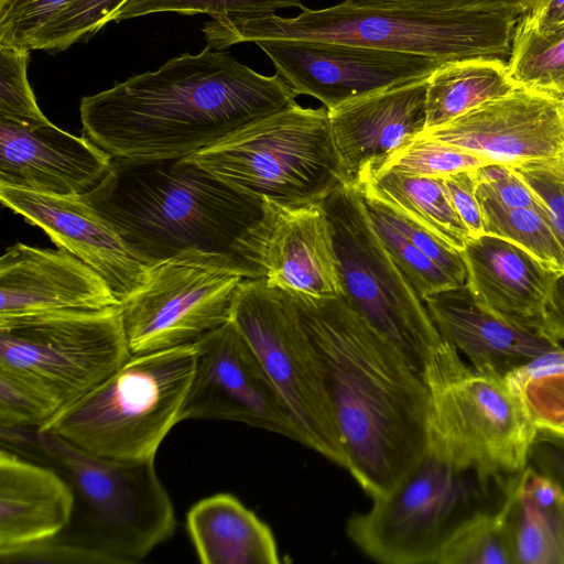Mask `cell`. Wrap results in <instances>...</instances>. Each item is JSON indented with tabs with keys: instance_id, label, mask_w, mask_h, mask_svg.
<instances>
[{
	"instance_id": "1",
	"label": "cell",
	"mask_w": 564,
	"mask_h": 564,
	"mask_svg": "<svg viewBox=\"0 0 564 564\" xmlns=\"http://www.w3.org/2000/svg\"><path fill=\"white\" fill-rule=\"evenodd\" d=\"M297 95L208 45L133 75L79 104L84 135L112 159H183L280 111Z\"/></svg>"
},
{
	"instance_id": "2",
	"label": "cell",
	"mask_w": 564,
	"mask_h": 564,
	"mask_svg": "<svg viewBox=\"0 0 564 564\" xmlns=\"http://www.w3.org/2000/svg\"><path fill=\"white\" fill-rule=\"evenodd\" d=\"M292 297L323 364L345 468L384 497L427 448L424 377L341 296Z\"/></svg>"
},
{
	"instance_id": "3",
	"label": "cell",
	"mask_w": 564,
	"mask_h": 564,
	"mask_svg": "<svg viewBox=\"0 0 564 564\" xmlns=\"http://www.w3.org/2000/svg\"><path fill=\"white\" fill-rule=\"evenodd\" d=\"M1 447L47 465L69 484L75 507L57 536L1 558L9 563L129 564L143 560L176 527L172 501L154 460L118 464L33 427L0 426Z\"/></svg>"
},
{
	"instance_id": "4",
	"label": "cell",
	"mask_w": 564,
	"mask_h": 564,
	"mask_svg": "<svg viewBox=\"0 0 564 564\" xmlns=\"http://www.w3.org/2000/svg\"><path fill=\"white\" fill-rule=\"evenodd\" d=\"M82 196L147 265L194 249L229 257L248 279L240 248L262 215V200L187 158L113 159L102 181Z\"/></svg>"
},
{
	"instance_id": "5",
	"label": "cell",
	"mask_w": 564,
	"mask_h": 564,
	"mask_svg": "<svg viewBox=\"0 0 564 564\" xmlns=\"http://www.w3.org/2000/svg\"><path fill=\"white\" fill-rule=\"evenodd\" d=\"M519 19L502 12L344 0L324 9L305 7L293 18L272 13L212 19L203 33L207 45L217 51L260 40H312L425 55L445 63L473 57L508 61Z\"/></svg>"
},
{
	"instance_id": "6",
	"label": "cell",
	"mask_w": 564,
	"mask_h": 564,
	"mask_svg": "<svg viewBox=\"0 0 564 564\" xmlns=\"http://www.w3.org/2000/svg\"><path fill=\"white\" fill-rule=\"evenodd\" d=\"M195 359V343L132 355L39 429L101 460H154L165 436L181 422Z\"/></svg>"
},
{
	"instance_id": "7",
	"label": "cell",
	"mask_w": 564,
	"mask_h": 564,
	"mask_svg": "<svg viewBox=\"0 0 564 564\" xmlns=\"http://www.w3.org/2000/svg\"><path fill=\"white\" fill-rule=\"evenodd\" d=\"M423 377L431 402L429 446L487 482L528 465L538 432L506 379L477 371L444 339Z\"/></svg>"
},
{
	"instance_id": "8",
	"label": "cell",
	"mask_w": 564,
	"mask_h": 564,
	"mask_svg": "<svg viewBox=\"0 0 564 564\" xmlns=\"http://www.w3.org/2000/svg\"><path fill=\"white\" fill-rule=\"evenodd\" d=\"M187 159L250 196L286 205L322 203L343 183L324 106L294 102Z\"/></svg>"
},
{
	"instance_id": "9",
	"label": "cell",
	"mask_w": 564,
	"mask_h": 564,
	"mask_svg": "<svg viewBox=\"0 0 564 564\" xmlns=\"http://www.w3.org/2000/svg\"><path fill=\"white\" fill-rule=\"evenodd\" d=\"M322 205L332 225L341 297L423 375L443 338L382 246L359 192L341 183Z\"/></svg>"
},
{
	"instance_id": "10",
	"label": "cell",
	"mask_w": 564,
	"mask_h": 564,
	"mask_svg": "<svg viewBox=\"0 0 564 564\" xmlns=\"http://www.w3.org/2000/svg\"><path fill=\"white\" fill-rule=\"evenodd\" d=\"M489 482L427 445L421 459L371 508L351 516L350 541L384 564H435L456 525L476 511Z\"/></svg>"
},
{
	"instance_id": "11",
	"label": "cell",
	"mask_w": 564,
	"mask_h": 564,
	"mask_svg": "<svg viewBox=\"0 0 564 564\" xmlns=\"http://www.w3.org/2000/svg\"><path fill=\"white\" fill-rule=\"evenodd\" d=\"M230 321L289 406L303 445L345 468L323 364L292 295L264 279H245Z\"/></svg>"
},
{
	"instance_id": "12",
	"label": "cell",
	"mask_w": 564,
	"mask_h": 564,
	"mask_svg": "<svg viewBox=\"0 0 564 564\" xmlns=\"http://www.w3.org/2000/svg\"><path fill=\"white\" fill-rule=\"evenodd\" d=\"M131 356L118 306L0 324V370L30 383L58 411L91 391Z\"/></svg>"
},
{
	"instance_id": "13",
	"label": "cell",
	"mask_w": 564,
	"mask_h": 564,
	"mask_svg": "<svg viewBox=\"0 0 564 564\" xmlns=\"http://www.w3.org/2000/svg\"><path fill=\"white\" fill-rule=\"evenodd\" d=\"M245 279L229 257L194 249L149 265L140 288L118 305L131 355L194 344L229 322Z\"/></svg>"
},
{
	"instance_id": "14",
	"label": "cell",
	"mask_w": 564,
	"mask_h": 564,
	"mask_svg": "<svg viewBox=\"0 0 564 564\" xmlns=\"http://www.w3.org/2000/svg\"><path fill=\"white\" fill-rule=\"evenodd\" d=\"M195 344V368L181 422L235 421L304 443L289 406L231 321Z\"/></svg>"
},
{
	"instance_id": "15",
	"label": "cell",
	"mask_w": 564,
	"mask_h": 564,
	"mask_svg": "<svg viewBox=\"0 0 564 564\" xmlns=\"http://www.w3.org/2000/svg\"><path fill=\"white\" fill-rule=\"evenodd\" d=\"M299 95L332 110L364 96L430 77L445 62L352 43L312 40L254 42Z\"/></svg>"
},
{
	"instance_id": "16",
	"label": "cell",
	"mask_w": 564,
	"mask_h": 564,
	"mask_svg": "<svg viewBox=\"0 0 564 564\" xmlns=\"http://www.w3.org/2000/svg\"><path fill=\"white\" fill-rule=\"evenodd\" d=\"M240 259L248 279H264L293 296L343 295L332 225L322 203L262 199V215L246 234Z\"/></svg>"
},
{
	"instance_id": "17",
	"label": "cell",
	"mask_w": 564,
	"mask_h": 564,
	"mask_svg": "<svg viewBox=\"0 0 564 564\" xmlns=\"http://www.w3.org/2000/svg\"><path fill=\"white\" fill-rule=\"evenodd\" d=\"M422 133L492 163L549 158L564 150V99L518 87Z\"/></svg>"
},
{
	"instance_id": "18",
	"label": "cell",
	"mask_w": 564,
	"mask_h": 564,
	"mask_svg": "<svg viewBox=\"0 0 564 564\" xmlns=\"http://www.w3.org/2000/svg\"><path fill=\"white\" fill-rule=\"evenodd\" d=\"M1 203L41 228L58 247L85 262L119 301L142 284L149 265L82 195L39 193L0 186Z\"/></svg>"
},
{
	"instance_id": "19",
	"label": "cell",
	"mask_w": 564,
	"mask_h": 564,
	"mask_svg": "<svg viewBox=\"0 0 564 564\" xmlns=\"http://www.w3.org/2000/svg\"><path fill=\"white\" fill-rule=\"evenodd\" d=\"M0 324L120 301L94 269L69 252L18 242L0 258Z\"/></svg>"
},
{
	"instance_id": "20",
	"label": "cell",
	"mask_w": 564,
	"mask_h": 564,
	"mask_svg": "<svg viewBox=\"0 0 564 564\" xmlns=\"http://www.w3.org/2000/svg\"><path fill=\"white\" fill-rule=\"evenodd\" d=\"M423 301L442 338L481 373L507 379L564 348L542 330L486 307L466 283Z\"/></svg>"
},
{
	"instance_id": "21",
	"label": "cell",
	"mask_w": 564,
	"mask_h": 564,
	"mask_svg": "<svg viewBox=\"0 0 564 564\" xmlns=\"http://www.w3.org/2000/svg\"><path fill=\"white\" fill-rule=\"evenodd\" d=\"M112 158L86 135L53 124L0 119V186L84 195L109 172Z\"/></svg>"
},
{
	"instance_id": "22",
	"label": "cell",
	"mask_w": 564,
	"mask_h": 564,
	"mask_svg": "<svg viewBox=\"0 0 564 564\" xmlns=\"http://www.w3.org/2000/svg\"><path fill=\"white\" fill-rule=\"evenodd\" d=\"M427 79L393 86L328 110L343 184L356 187L369 169L425 129Z\"/></svg>"
},
{
	"instance_id": "23",
	"label": "cell",
	"mask_w": 564,
	"mask_h": 564,
	"mask_svg": "<svg viewBox=\"0 0 564 564\" xmlns=\"http://www.w3.org/2000/svg\"><path fill=\"white\" fill-rule=\"evenodd\" d=\"M460 253L466 284L479 303L540 329L549 295L561 271L520 246L490 234L470 237Z\"/></svg>"
},
{
	"instance_id": "24",
	"label": "cell",
	"mask_w": 564,
	"mask_h": 564,
	"mask_svg": "<svg viewBox=\"0 0 564 564\" xmlns=\"http://www.w3.org/2000/svg\"><path fill=\"white\" fill-rule=\"evenodd\" d=\"M75 496L52 467L0 451V557L47 541L69 524Z\"/></svg>"
},
{
	"instance_id": "25",
	"label": "cell",
	"mask_w": 564,
	"mask_h": 564,
	"mask_svg": "<svg viewBox=\"0 0 564 564\" xmlns=\"http://www.w3.org/2000/svg\"><path fill=\"white\" fill-rule=\"evenodd\" d=\"M502 503L514 564H564V491L527 465L510 476Z\"/></svg>"
},
{
	"instance_id": "26",
	"label": "cell",
	"mask_w": 564,
	"mask_h": 564,
	"mask_svg": "<svg viewBox=\"0 0 564 564\" xmlns=\"http://www.w3.org/2000/svg\"><path fill=\"white\" fill-rule=\"evenodd\" d=\"M186 525L203 564L280 562L270 528L232 495L199 500L187 512Z\"/></svg>"
},
{
	"instance_id": "27",
	"label": "cell",
	"mask_w": 564,
	"mask_h": 564,
	"mask_svg": "<svg viewBox=\"0 0 564 564\" xmlns=\"http://www.w3.org/2000/svg\"><path fill=\"white\" fill-rule=\"evenodd\" d=\"M355 188L424 227L459 252L470 238L443 177L382 171L364 176Z\"/></svg>"
},
{
	"instance_id": "28",
	"label": "cell",
	"mask_w": 564,
	"mask_h": 564,
	"mask_svg": "<svg viewBox=\"0 0 564 564\" xmlns=\"http://www.w3.org/2000/svg\"><path fill=\"white\" fill-rule=\"evenodd\" d=\"M518 88L508 61L473 57L448 62L427 79L425 129L441 126Z\"/></svg>"
},
{
	"instance_id": "29",
	"label": "cell",
	"mask_w": 564,
	"mask_h": 564,
	"mask_svg": "<svg viewBox=\"0 0 564 564\" xmlns=\"http://www.w3.org/2000/svg\"><path fill=\"white\" fill-rule=\"evenodd\" d=\"M506 380L536 432L564 441V348Z\"/></svg>"
},
{
	"instance_id": "30",
	"label": "cell",
	"mask_w": 564,
	"mask_h": 564,
	"mask_svg": "<svg viewBox=\"0 0 564 564\" xmlns=\"http://www.w3.org/2000/svg\"><path fill=\"white\" fill-rule=\"evenodd\" d=\"M435 564H514L503 503L495 511L477 509L449 533Z\"/></svg>"
},
{
	"instance_id": "31",
	"label": "cell",
	"mask_w": 564,
	"mask_h": 564,
	"mask_svg": "<svg viewBox=\"0 0 564 564\" xmlns=\"http://www.w3.org/2000/svg\"><path fill=\"white\" fill-rule=\"evenodd\" d=\"M508 66L518 87L564 98V30L543 34L519 19Z\"/></svg>"
},
{
	"instance_id": "32",
	"label": "cell",
	"mask_w": 564,
	"mask_h": 564,
	"mask_svg": "<svg viewBox=\"0 0 564 564\" xmlns=\"http://www.w3.org/2000/svg\"><path fill=\"white\" fill-rule=\"evenodd\" d=\"M359 194L382 246L422 300L431 294L464 285L408 239L389 220L383 205L377 198L360 192Z\"/></svg>"
},
{
	"instance_id": "33",
	"label": "cell",
	"mask_w": 564,
	"mask_h": 564,
	"mask_svg": "<svg viewBox=\"0 0 564 564\" xmlns=\"http://www.w3.org/2000/svg\"><path fill=\"white\" fill-rule=\"evenodd\" d=\"M485 232L509 240L557 271H564V249L546 214L536 208H509L478 200Z\"/></svg>"
},
{
	"instance_id": "34",
	"label": "cell",
	"mask_w": 564,
	"mask_h": 564,
	"mask_svg": "<svg viewBox=\"0 0 564 564\" xmlns=\"http://www.w3.org/2000/svg\"><path fill=\"white\" fill-rule=\"evenodd\" d=\"M489 163L492 162L421 132L379 164L369 169L360 180L368 174L382 171L444 177L463 171H471Z\"/></svg>"
},
{
	"instance_id": "35",
	"label": "cell",
	"mask_w": 564,
	"mask_h": 564,
	"mask_svg": "<svg viewBox=\"0 0 564 564\" xmlns=\"http://www.w3.org/2000/svg\"><path fill=\"white\" fill-rule=\"evenodd\" d=\"M286 8L303 10L305 7L301 0H124L109 17L108 23L160 12L206 13L218 19L267 15Z\"/></svg>"
},
{
	"instance_id": "36",
	"label": "cell",
	"mask_w": 564,
	"mask_h": 564,
	"mask_svg": "<svg viewBox=\"0 0 564 564\" xmlns=\"http://www.w3.org/2000/svg\"><path fill=\"white\" fill-rule=\"evenodd\" d=\"M75 0H0V44L41 50L48 30Z\"/></svg>"
},
{
	"instance_id": "37",
	"label": "cell",
	"mask_w": 564,
	"mask_h": 564,
	"mask_svg": "<svg viewBox=\"0 0 564 564\" xmlns=\"http://www.w3.org/2000/svg\"><path fill=\"white\" fill-rule=\"evenodd\" d=\"M30 51L0 44V119L22 124L50 121L28 80Z\"/></svg>"
},
{
	"instance_id": "38",
	"label": "cell",
	"mask_w": 564,
	"mask_h": 564,
	"mask_svg": "<svg viewBox=\"0 0 564 564\" xmlns=\"http://www.w3.org/2000/svg\"><path fill=\"white\" fill-rule=\"evenodd\" d=\"M124 0H75L55 20L41 50L57 53L87 42L108 24L109 17Z\"/></svg>"
},
{
	"instance_id": "39",
	"label": "cell",
	"mask_w": 564,
	"mask_h": 564,
	"mask_svg": "<svg viewBox=\"0 0 564 564\" xmlns=\"http://www.w3.org/2000/svg\"><path fill=\"white\" fill-rule=\"evenodd\" d=\"M510 166L543 205L564 249V150L549 158Z\"/></svg>"
},
{
	"instance_id": "40",
	"label": "cell",
	"mask_w": 564,
	"mask_h": 564,
	"mask_svg": "<svg viewBox=\"0 0 564 564\" xmlns=\"http://www.w3.org/2000/svg\"><path fill=\"white\" fill-rule=\"evenodd\" d=\"M58 412L42 392L0 370V426L39 429Z\"/></svg>"
},
{
	"instance_id": "41",
	"label": "cell",
	"mask_w": 564,
	"mask_h": 564,
	"mask_svg": "<svg viewBox=\"0 0 564 564\" xmlns=\"http://www.w3.org/2000/svg\"><path fill=\"white\" fill-rule=\"evenodd\" d=\"M473 174L478 200L509 208H536L545 213L543 205L510 165L489 163L473 170Z\"/></svg>"
},
{
	"instance_id": "42",
	"label": "cell",
	"mask_w": 564,
	"mask_h": 564,
	"mask_svg": "<svg viewBox=\"0 0 564 564\" xmlns=\"http://www.w3.org/2000/svg\"><path fill=\"white\" fill-rule=\"evenodd\" d=\"M443 181L451 202L468 229L469 236L478 237L486 234L473 170L444 176Z\"/></svg>"
},
{
	"instance_id": "43",
	"label": "cell",
	"mask_w": 564,
	"mask_h": 564,
	"mask_svg": "<svg viewBox=\"0 0 564 564\" xmlns=\"http://www.w3.org/2000/svg\"><path fill=\"white\" fill-rule=\"evenodd\" d=\"M361 2L391 4L438 10H474L502 12L521 17L530 0H358Z\"/></svg>"
},
{
	"instance_id": "44",
	"label": "cell",
	"mask_w": 564,
	"mask_h": 564,
	"mask_svg": "<svg viewBox=\"0 0 564 564\" xmlns=\"http://www.w3.org/2000/svg\"><path fill=\"white\" fill-rule=\"evenodd\" d=\"M528 464L554 480L564 491V441L538 433Z\"/></svg>"
},
{
	"instance_id": "45",
	"label": "cell",
	"mask_w": 564,
	"mask_h": 564,
	"mask_svg": "<svg viewBox=\"0 0 564 564\" xmlns=\"http://www.w3.org/2000/svg\"><path fill=\"white\" fill-rule=\"evenodd\" d=\"M520 19L543 34L563 31L564 0H530Z\"/></svg>"
},
{
	"instance_id": "46",
	"label": "cell",
	"mask_w": 564,
	"mask_h": 564,
	"mask_svg": "<svg viewBox=\"0 0 564 564\" xmlns=\"http://www.w3.org/2000/svg\"><path fill=\"white\" fill-rule=\"evenodd\" d=\"M540 329L557 341H564V271H561L549 295Z\"/></svg>"
},
{
	"instance_id": "47",
	"label": "cell",
	"mask_w": 564,
	"mask_h": 564,
	"mask_svg": "<svg viewBox=\"0 0 564 564\" xmlns=\"http://www.w3.org/2000/svg\"><path fill=\"white\" fill-rule=\"evenodd\" d=\"M564 99V98H563Z\"/></svg>"
}]
</instances>
